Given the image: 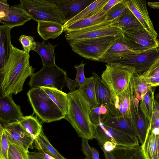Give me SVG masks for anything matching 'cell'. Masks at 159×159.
<instances>
[{
	"instance_id": "1",
	"label": "cell",
	"mask_w": 159,
	"mask_h": 159,
	"mask_svg": "<svg viewBox=\"0 0 159 159\" xmlns=\"http://www.w3.org/2000/svg\"><path fill=\"white\" fill-rule=\"evenodd\" d=\"M30 56L23 49L12 45L1 80L2 95H16L22 91L26 79L33 75L34 70L30 65Z\"/></svg>"
},
{
	"instance_id": "2",
	"label": "cell",
	"mask_w": 159,
	"mask_h": 159,
	"mask_svg": "<svg viewBox=\"0 0 159 159\" xmlns=\"http://www.w3.org/2000/svg\"><path fill=\"white\" fill-rule=\"evenodd\" d=\"M68 111L64 119L71 124L82 139H95L94 128L89 116L90 105L78 89L67 93Z\"/></svg>"
},
{
	"instance_id": "3",
	"label": "cell",
	"mask_w": 159,
	"mask_h": 159,
	"mask_svg": "<svg viewBox=\"0 0 159 159\" xmlns=\"http://www.w3.org/2000/svg\"><path fill=\"white\" fill-rule=\"evenodd\" d=\"M27 95L34 112L43 122L64 119L65 115L41 87L31 88Z\"/></svg>"
},
{
	"instance_id": "4",
	"label": "cell",
	"mask_w": 159,
	"mask_h": 159,
	"mask_svg": "<svg viewBox=\"0 0 159 159\" xmlns=\"http://www.w3.org/2000/svg\"><path fill=\"white\" fill-rule=\"evenodd\" d=\"M120 36H109L69 42L72 50L80 56L100 61L103 55Z\"/></svg>"
},
{
	"instance_id": "5",
	"label": "cell",
	"mask_w": 159,
	"mask_h": 159,
	"mask_svg": "<svg viewBox=\"0 0 159 159\" xmlns=\"http://www.w3.org/2000/svg\"><path fill=\"white\" fill-rule=\"evenodd\" d=\"M106 66L101 78L110 90L111 100L127 88L134 73L135 69L115 63H107Z\"/></svg>"
},
{
	"instance_id": "6",
	"label": "cell",
	"mask_w": 159,
	"mask_h": 159,
	"mask_svg": "<svg viewBox=\"0 0 159 159\" xmlns=\"http://www.w3.org/2000/svg\"><path fill=\"white\" fill-rule=\"evenodd\" d=\"M20 6L36 21H47L64 23L57 5L52 0H20Z\"/></svg>"
},
{
	"instance_id": "7",
	"label": "cell",
	"mask_w": 159,
	"mask_h": 159,
	"mask_svg": "<svg viewBox=\"0 0 159 159\" xmlns=\"http://www.w3.org/2000/svg\"><path fill=\"white\" fill-rule=\"evenodd\" d=\"M67 75L66 72L57 65L43 66L40 70L30 76L29 84L31 88L44 87L62 91V88L66 86Z\"/></svg>"
},
{
	"instance_id": "8",
	"label": "cell",
	"mask_w": 159,
	"mask_h": 159,
	"mask_svg": "<svg viewBox=\"0 0 159 159\" xmlns=\"http://www.w3.org/2000/svg\"><path fill=\"white\" fill-rule=\"evenodd\" d=\"M133 98L134 90L131 79L127 88L111 99L108 108L110 114L113 116H124L130 119L134 126L135 132L137 112Z\"/></svg>"
},
{
	"instance_id": "9",
	"label": "cell",
	"mask_w": 159,
	"mask_h": 159,
	"mask_svg": "<svg viewBox=\"0 0 159 159\" xmlns=\"http://www.w3.org/2000/svg\"><path fill=\"white\" fill-rule=\"evenodd\" d=\"M111 21H105L81 30L67 32L65 37L68 42L79 40L109 36H124L122 30L111 26Z\"/></svg>"
},
{
	"instance_id": "10",
	"label": "cell",
	"mask_w": 159,
	"mask_h": 159,
	"mask_svg": "<svg viewBox=\"0 0 159 159\" xmlns=\"http://www.w3.org/2000/svg\"><path fill=\"white\" fill-rule=\"evenodd\" d=\"M95 139L100 145L103 146L107 141H110L116 145L131 147L139 145L137 137L117 129L103 125L102 123L94 126Z\"/></svg>"
},
{
	"instance_id": "11",
	"label": "cell",
	"mask_w": 159,
	"mask_h": 159,
	"mask_svg": "<svg viewBox=\"0 0 159 159\" xmlns=\"http://www.w3.org/2000/svg\"><path fill=\"white\" fill-rule=\"evenodd\" d=\"M159 57V47H154L139 53L126 56L111 63L134 67V74L141 75L147 71Z\"/></svg>"
},
{
	"instance_id": "12",
	"label": "cell",
	"mask_w": 159,
	"mask_h": 159,
	"mask_svg": "<svg viewBox=\"0 0 159 159\" xmlns=\"http://www.w3.org/2000/svg\"><path fill=\"white\" fill-rule=\"evenodd\" d=\"M2 125L5 129L9 143L16 145L27 152L29 148H33L34 138L19 122Z\"/></svg>"
},
{
	"instance_id": "13",
	"label": "cell",
	"mask_w": 159,
	"mask_h": 159,
	"mask_svg": "<svg viewBox=\"0 0 159 159\" xmlns=\"http://www.w3.org/2000/svg\"><path fill=\"white\" fill-rule=\"evenodd\" d=\"M144 51L134 50L129 40L123 36L119 38L110 47L99 61L107 63H111L126 56L139 53Z\"/></svg>"
},
{
	"instance_id": "14",
	"label": "cell",
	"mask_w": 159,
	"mask_h": 159,
	"mask_svg": "<svg viewBox=\"0 0 159 159\" xmlns=\"http://www.w3.org/2000/svg\"><path fill=\"white\" fill-rule=\"evenodd\" d=\"M122 30L124 36L135 50H145L154 47H159L158 39L153 38L145 29H123Z\"/></svg>"
},
{
	"instance_id": "15",
	"label": "cell",
	"mask_w": 159,
	"mask_h": 159,
	"mask_svg": "<svg viewBox=\"0 0 159 159\" xmlns=\"http://www.w3.org/2000/svg\"><path fill=\"white\" fill-rule=\"evenodd\" d=\"M23 116L20 106L14 102L11 94L1 96L0 124L4 125L19 122Z\"/></svg>"
},
{
	"instance_id": "16",
	"label": "cell",
	"mask_w": 159,
	"mask_h": 159,
	"mask_svg": "<svg viewBox=\"0 0 159 159\" xmlns=\"http://www.w3.org/2000/svg\"><path fill=\"white\" fill-rule=\"evenodd\" d=\"M128 7L142 25L144 28L154 39H157V34L150 19L145 0H126Z\"/></svg>"
},
{
	"instance_id": "17",
	"label": "cell",
	"mask_w": 159,
	"mask_h": 159,
	"mask_svg": "<svg viewBox=\"0 0 159 159\" xmlns=\"http://www.w3.org/2000/svg\"><path fill=\"white\" fill-rule=\"evenodd\" d=\"M52 1L57 5L65 23L80 13L94 1L57 0Z\"/></svg>"
},
{
	"instance_id": "18",
	"label": "cell",
	"mask_w": 159,
	"mask_h": 159,
	"mask_svg": "<svg viewBox=\"0 0 159 159\" xmlns=\"http://www.w3.org/2000/svg\"><path fill=\"white\" fill-rule=\"evenodd\" d=\"M31 19V17L19 4L10 6L6 14L0 18V22L3 25L12 29L15 27L23 25Z\"/></svg>"
},
{
	"instance_id": "19",
	"label": "cell",
	"mask_w": 159,
	"mask_h": 159,
	"mask_svg": "<svg viewBox=\"0 0 159 159\" xmlns=\"http://www.w3.org/2000/svg\"><path fill=\"white\" fill-rule=\"evenodd\" d=\"M11 28L4 26H0V73L1 80L3 78L5 65L11 52L12 44L11 31Z\"/></svg>"
},
{
	"instance_id": "20",
	"label": "cell",
	"mask_w": 159,
	"mask_h": 159,
	"mask_svg": "<svg viewBox=\"0 0 159 159\" xmlns=\"http://www.w3.org/2000/svg\"><path fill=\"white\" fill-rule=\"evenodd\" d=\"M106 12L102 9L96 14L82 19L69 25L63 26V32H70L81 30L96 25L105 21Z\"/></svg>"
},
{
	"instance_id": "21",
	"label": "cell",
	"mask_w": 159,
	"mask_h": 159,
	"mask_svg": "<svg viewBox=\"0 0 159 159\" xmlns=\"http://www.w3.org/2000/svg\"><path fill=\"white\" fill-rule=\"evenodd\" d=\"M141 148L146 159H159V135L154 133L148 127Z\"/></svg>"
},
{
	"instance_id": "22",
	"label": "cell",
	"mask_w": 159,
	"mask_h": 159,
	"mask_svg": "<svg viewBox=\"0 0 159 159\" xmlns=\"http://www.w3.org/2000/svg\"><path fill=\"white\" fill-rule=\"evenodd\" d=\"M102 124L104 125L136 136L132 121L125 116L116 117L109 114Z\"/></svg>"
},
{
	"instance_id": "23",
	"label": "cell",
	"mask_w": 159,
	"mask_h": 159,
	"mask_svg": "<svg viewBox=\"0 0 159 159\" xmlns=\"http://www.w3.org/2000/svg\"><path fill=\"white\" fill-rule=\"evenodd\" d=\"M37 31L44 40L54 39L63 32V25L56 22L38 21Z\"/></svg>"
},
{
	"instance_id": "24",
	"label": "cell",
	"mask_w": 159,
	"mask_h": 159,
	"mask_svg": "<svg viewBox=\"0 0 159 159\" xmlns=\"http://www.w3.org/2000/svg\"><path fill=\"white\" fill-rule=\"evenodd\" d=\"M57 46L53 45L48 42L46 44L44 40L41 43H38L34 51L40 57L43 66L49 67L56 65L54 50Z\"/></svg>"
},
{
	"instance_id": "25",
	"label": "cell",
	"mask_w": 159,
	"mask_h": 159,
	"mask_svg": "<svg viewBox=\"0 0 159 159\" xmlns=\"http://www.w3.org/2000/svg\"><path fill=\"white\" fill-rule=\"evenodd\" d=\"M94 77L95 90L98 105H104L107 107L111 98L110 89L106 84L97 73H93Z\"/></svg>"
},
{
	"instance_id": "26",
	"label": "cell",
	"mask_w": 159,
	"mask_h": 159,
	"mask_svg": "<svg viewBox=\"0 0 159 159\" xmlns=\"http://www.w3.org/2000/svg\"><path fill=\"white\" fill-rule=\"evenodd\" d=\"M108 0H95L77 15L65 23L63 26L69 25L96 14L102 9V8Z\"/></svg>"
},
{
	"instance_id": "27",
	"label": "cell",
	"mask_w": 159,
	"mask_h": 159,
	"mask_svg": "<svg viewBox=\"0 0 159 159\" xmlns=\"http://www.w3.org/2000/svg\"><path fill=\"white\" fill-rule=\"evenodd\" d=\"M41 87L65 116L68 108L67 94L54 88Z\"/></svg>"
},
{
	"instance_id": "28",
	"label": "cell",
	"mask_w": 159,
	"mask_h": 159,
	"mask_svg": "<svg viewBox=\"0 0 159 159\" xmlns=\"http://www.w3.org/2000/svg\"><path fill=\"white\" fill-rule=\"evenodd\" d=\"M111 25L122 30L145 29L139 21L130 11L124 15L112 21Z\"/></svg>"
},
{
	"instance_id": "29",
	"label": "cell",
	"mask_w": 159,
	"mask_h": 159,
	"mask_svg": "<svg viewBox=\"0 0 159 159\" xmlns=\"http://www.w3.org/2000/svg\"><path fill=\"white\" fill-rule=\"evenodd\" d=\"M78 89L80 90L85 99L90 105L91 108L98 106L95 90V79L93 75L86 78L84 85Z\"/></svg>"
},
{
	"instance_id": "30",
	"label": "cell",
	"mask_w": 159,
	"mask_h": 159,
	"mask_svg": "<svg viewBox=\"0 0 159 159\" xmlns=\"http://www.w3.org/2000/svg\"><path fill=\"white\" fill-rule=\"evenodd\" d=\"M34 141L35 147L37 149L40 148L55 159H66L51 145L43 130L36 138Z\"/></svg>"
},
{
	"instance_id": "31",
	"label": "cell",
	"mask_w": 159,
	"mask_h": 159,
	"mask_svg": "<svg viewBox=\"0 0 159 159\" xmlns=\"http://www.w3.org/2000/svg\"><path fill=\"white\" fill-rule=\"evenodd\" d=\"M155 87L150 90L140 101L139 108L150 122L154 110V92Z\"/></svg>"
},
{
	"instance_id": "32",
	"label": "cell",
	"mask_w": 159,
	"mask_h": 159,
	"mask_svg": "<svg viewBox=\"0 0 159 159\" xmlns=\"http://www.w3.org/2000/svg\"><path fill=\"white\" fill-rule=\"evenodd\" d=\"M19 122L35 139L43 130L42 126L37 118L32 115L24 116Z\"/></svg>"
},
{
	"instance_id": "33",
	"label": "cell",
	"mask_w": 159,
	"mask_h": 159,
	"mask_svg": "<svg viewBox=\"0 0 159 159\" xmlns=\"http://www.w3.org/2000/svg\"><path fill=\"white\" fill-rule=\"evenodd\" d=\"M148 121L139 108L137 113L135 119V132L139 142L143 143L147 134Z\"/></svg>"
},
{
	"instance_id": "34",
	"label": "cell",
	"mask_w": 159,
	"mask_h": 159,
	"mask_svg": "<svg viewBox=\"0 0 159 159\" xmlns=\"http://www.w3.org/2000/svg\"><path fill=\"white\" fill-rule=\"evenodd\" d=\"M131 80L134 90V96L139 101L150 90L154 88L142 81L138 74L134 73Z\"/></svg>"
},
{
	"instance_id": "35",
	"label": "cell",
	"mask_w": 159,
	"mask_h": 159,
	"mask_svg": "<svg viewBox=\"0 0 159 159\" xmlns=\"http://www.w3.org/2000/svg\"><path fill=\"white\" fill-rule=\"evenodd\" d=\"M109 114L108 107L101 105L91 108L89 116L92 123L94 126H96L102 123Z\"/></svg>"
},
{
	"instance_id": "36",
	"label": "cell",
	"mask_w": 159,
	"mask_h": 159,
	"mask_svg": "<svg viewBox=\"0 0 159 159\" xmlns=\"http://www.w3.org/2000/svg\"><path fill=\"white\" fill-rule=\"evenodd\" d=\"M129 11L126 0H122L106 12V20L112 21Z\"/></svg>"
},
{
	"instance_id": "37",
	"label": "cell",
	"mask_w": 159,
	"mask_h": 159,
	"mask_svg": "<svg viewBox=\"0 0 159 159\" xmlns=\"http://www.w3.org/2000/svg\"><path fill=\"white\" fill-rule=\"evenodd\" d=\"M122 159H146L139 145L131 147L120 146Z\"/></svg>"
},
{
	"instance_id": "38",
	"label": "cell",
	"mask_w": 159,
	"mask_h": 159,
	"mask_svg": "<svg viewBox=\"0 0 159 159\" xmlns=\"http://www.w3.org/2000/svg\"><path fill=\"white\" fill-rule=\"evenodd\" d=\"M0 159H8L10 144L5 129L0 124Z\"/></svg>"
},
{
	"instance_id": "39",
	"label": "cell",
	"mask_w": 159,
	"mask_h": 159,
	"mask_svg": "<svg viewBox=\"0 0 159 159\" xmlns=\"http://www.w3.org/2000/svg\"><path fill=\"white\" fill-rule=\"evenodd\" d=\"M9 144L8 157L10 159H29L28 152L16 145Z\"/></svg>"
},
{
	"instance_id": "40",
	"label": "cell",
	"mask_w": 159,
	"mask_h": 159,
	"mask_svg": "<svg viewBox=\"0 0 159 159\" xmlns=\"http://www.w3.org/2000/svg\"><path fill=\"white\" fill-rule=\"evenodd\" d=\"M19 41L21 44L23 50L28 54L31 50H34L38 44L34 38L31 36L22 35L20 37Z\"/></svg>"
},
{
	"instance_id": "41",
	"label": "cell",
	"mask_w": 159,
	"mask_h": 159,
	"mask_svg": "<svg viewBox=\"0 0 159 159\" xmlns=\"http://www.w3.org/2000/svg\"><path fill=\"white\" fill-rule=\"evenodd\" d=\"M85 64V63H83L82 61L80 64L74 66L76 70L75 80L78 84V89L81 88L86 80V78L85 76L84 72V67Z\"/></svg>"
},
{
	"instance_id": "42",
	"label": "cell",
	"mask_w": 159,
	"mask_h": 159,
	"mask_svg": "<svg viewBox=\"0 0 159 159\" xmlns=\"http://www.w3.org/2000/svg\"><path fill=\"white\" fill-rule=\"evenodd\" d=\"M142 78L159 77V57L154 62L148 70L141 75Z\"/></svg>"
},
{
	"instance_id": "43",
	"label": "cell",
	"mask_w": 159,
	"mask_h": 159,
	"mask_svg": "<svg viewBox=\"0 0 159 159\" xmlns=\"http://www.w3.org/2000/svg\"><path fill=\"white\" fill-rule=\"evenodd\" d=\"M88 140L86 139H82V150L86 157L89 159H93L92 149L88 143Z\"/></svg>"
},
{
	"instance_id": "44",
	"label": "cell",
	"mask_w": 159,
	"mask_h": 159,
	"mask_svg": "<svg viewBox=\"0 0 159 159\" xmlns=\"http://www.w3.org/2000/svg\"><path fill=\"white\" fill-rule=\"evenodd\" d=\"M139 77L143 82L151 85L153 87H156L159 86V77Z\"/></svg>"
},
{
	"instance_id": "45",
	"label": "cell",
	"mask_w": 159,
	"mask_h": 159,
	"mask_svg": "<svg viewBox=\"0 0 159 159\" xmlns=\"http://www.w3.org/2000/svg\"><path fill=\"white\" fill-rule=\"evenodd\" d=\"M10 6L6 0L0 1V18L3 16L7 13Z\"/></svg>"
},
{
	"instance_id": "46",
	"label": "cell",
	"mask_w": 159,
	"mask_h": 159,
	"mask_svg": "<svg viewBox=\"0 0 159 159\" xmlns=\"http://www.w3.org/2000/svg\"><path fill=\"white\" fill-rule=\"evenodd\" d=\"M66 86L67 87L70 92H72L75 90L76 87L78 88V85L75 81L70 78L67 75L66 77Z\"/></svg>"
},
{
	"instance_id": "47",
	"label": "cell",
	"mask_w": 159,
	"mask_h": 159,
	"mask_svg": "<svg viewBox=\"0 0 159 159\" xmlns=\"http://www.w3.org/2000/svg\"><path fill=\"white\" fill-rule=\"evenodd\" d=\"M122 0H108L102 8L103 10L106 12L117 4L121 2Z\"/></svg>"
},
{
	"instance_id": "48",
	"label": "cell",
	"mask_w": 159,
	"mask_h": 159,
	"mask_svg": "<svg viewBox=\"0 0 159 159\" xmlns=\"http://www.w3.org/2000/svg\"><path fill=\"white\" fill-rule=\"evenodd\" d=\"M101 149L107 152L113 151L116 147V145L110 141L105 142L103 146L100 145Z\"/></svg>"
},
{
	"instance_id": "49",
	"label": "cell",
	"mask_w": 159,
	"mask_h": 159,
	"mask_svg": "<svg viewBox=\"0 0 159 159\" xmlns=\"http://www.w3.org/2000/svg\"><path fill=\"white\" fill-rule=\"evenodd\" d=\"M29 159H44L39 155L37 152H28Z\"/></svg>"
},
{
	"instance_id": "50",
	"label": "cell",
	"mask_w": 159,
	"mask_h": 159,
	"mask_svg": "<svg viewBox=\"0 0 159 159\" xmlns=\"http://www.w3.org/2000/svg\"><path fill=\"white\" fill-rule=\"evenodd\" d=\"M37 149L39 150V152H37L38 154L44 159H55L53 157L45 152L40 148H37Z\"/></svg>"
},
{
	"instance_id": "51",
	"label": "cell",
	"mask_w": 159,
	"mask_h": 159,
	"mask_svg": "<svg viewBox=\"0 0 159 159\" xmlns=\"http://www.w3.org/2000/svg\"><path fill=\"white\" fill-rule=\"evenodd\" d=\"M93 154V159H100L98 151L95 148H92Z\"/></svg>"
},
{
	"instance_id": "52",
	"label": "cell",
	"mask_w": 159,
	"mask_h": 159,
	"mask_svg": "<svg viewBox=\"0 0 159 159\" xmlns=\"http://www.w3.org/2000/svg\"><path fill=\"white\" fill-rule=\"evenodd\" d=\"M148 4L151 8L153 9H159V2H148Z\"/></svg>"
},
{
	"instance_id": "53",
	"label": "cell",
	"mask_w": 159,
	"mask_h": 159,
	"mask_svg": "<svg viewBox=\"0 0 159 159\" xmlns=\"http://www.w3.org/2000/svg\"><path fill=\"white\" fill-rule=\"evenodd\" d=\"M134 102L137 113L138 112L139 107V101L136 97L134 96Z\"/></svg>"
},
{
	"instance_id": "54",
	"label": "cell",
	"mask_w": 159,
	"mask_h": 159,
	"mask_svg": "<svg viewBox=\"0 0 159 159\" xmlns=\"http://www.w3.org/2000/svg\"><path fill=\"white\" fill-rule=\"evenodd\" d=\"M154 99L157 102L159 103V92L154 96Z\"/></svg>"
},
{
	"instance_id": "55",
	"label": "cell",
	"mask_w": 159,
	"mask_h": 159,
	"mask_svg": "<svg viewBox=\"0 0 159 159\" xmlns=\"http://www.w3.org/2000/svg\"><path fill=\"white\" fill-rule=\"evenodd\" d=\"M154 106L159 111V103L157 102L154 99Z\"/></svg>"
},
{
	"instance_id": "56",
	"label": "cell",
	"mask_w": 159,
	"mask_h": 159,
	"mask_svg": "<svg viewBox=\"0 0 159 159\" xmlns=\"http://www.w3.org/2000/svg\"><path fill=\"white\" fill-rule=\"evenodd\" d=\"M85 159H89V158H88L87 157H86L85 158Z\"/></svg>"
},
{
	"instance_id": "57",
	"label": "cell",
	"mask_w": 159,
	"mask_h": 159,
	"mask_svg": "<svg viewBox=\"0 0 159 159\" xmlns=\"http://www.w3.org/2000/svg\"><path fill=\"white\" fill-rule=\"evenodd\" d=\"M8 159H10L8 157Z\"/></svg>"
}]
</instances>
